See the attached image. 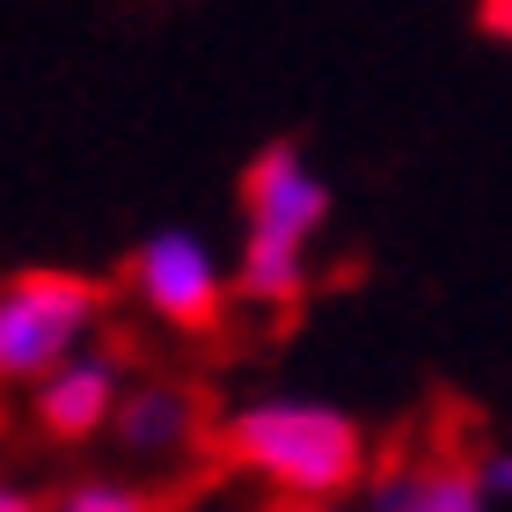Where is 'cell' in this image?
Masks as SVG:
<instances>
[{
  "label": "cell",
  "instance_id": "obj_7",
  "mask_svg": "<svg viewBox=\"0 0 512 512\" xmlns=\"http://www.w3.org/2000/svg\"><path fill=\"white\" fill-rule=\"evenodd\" d=\"M374 512H491V491L476 461H403L374 483Z\"/></svg>",
  "mask_w": 512,
  "mask_h": 512
},
{
  "label": "cell",
  "instance_id": "obj_8",
  "mask_svg": "<svg viewBox=\"0 0 512 512\" xmlns=\"http://www.w3.org/2000/svg\"><path fill=\"white\" fill-rule=\"evenodd\" d=\"M235 293L264 300V308H293L308 293V242H286V235H242V256H235Z\"/></svg>",
  "mask_w": 512,
  "mask_h": 512
},
{
  "label": "cell",
  "instance_id": "obj_2",
  "mask_svg": "<svg viewBox=\"0 0 512 512\" xmlns=\"http://www.w3.org/2000/svg\"><path fill=\"white\" fill-rule=\"evenodd\" d=\"M103 315V286L81 271H15L0 278V381H44L88 352Z\"/></svg>",
  "mask_w": 512,
  "mask_h": 512
},
{
  "label": "cell",
  "instance_id": "obj_11",
  "mask_svg": "<svg viewBox=\"0 0 512 512\" xmlns=\"http://www.w3.org/2000/svg\"><path fill=\"white\" fill-rule=\"evenodd\" d=\"M476 22H483V37L512 44V0H476Z\"/></svg>",
  "mask_w": 512,
  "mask_h": 512
},
{
  "label": "cell",
  "instance_id": "obj_4",
  "mask_svg": "<svg viewBox=\"0 0 512 512\" xmlns=\"http://www.w3.org/2000/svg\"><path fill=\"white\" fill-rule=\"evenodd\" d=\"M330 176L315 169L293 139H271L264 154L242 169V220L256 235H286V242H315L330 227Z\"/></svg>",
  "mask_w": 512,
  "mask_h": 512
},
{
  "label": "cell",
  "instance_id": "obj_12",
  "mask_svg": "<svg viewBox=\"0 0 512 512\" xmlns=\"http://www.w3.org/2000/svg\"><path fill=\"white\" fill-rule=\"evenodd\" d=\"M0 512H44V505L22 491V483H0Z\"/></svg>",
  "mask_w": 512,
  "mask_h": 512
},
{
  "label": "cell",
  "instance_id": "obj_13",
  "mask_svg": "<svg viewBox=\"0 0 512 512\" xmlns=\"http://www.w3.org/2000/svg\"><path fill=\"white\" fill-rule=\"evenodd\" d=\"M286 512H344V505H337V498H293Z\"/></svg>",
  "mask_w": 512,
  "mask_h": 512
},
{
  "label": "cell",
  "instance_id": "obj_3",
  "mask_svg": "<svg viewBox=\"0 0 512 512\" xmlns=\"http://www.w3.org/2000/svg\"><path fill=\"white\" fill-rule=\"evenodd\" d=\"M132 293L169 330H205L227 300V271H220V256L198 227H154L132 256Z\"/></svg>",
  "mask_w": 512,
  "mask_h": 512
},
{
  "label": "cell",
  "instance_id": "obj_1",
  "mask_svg": "<svg viewBox=\"0 0 512 512\" xmlns=\"http://www.w3.org/2000/svg\"><path fill=\"white\" fill-rule=\"evenodd\" d=\"M227 454L278 498H344L366 476V432L322 395H256L227 417Z\"/></svg>",
  "mask_w": 512,
  "mask_h": 512
},
{
  "label": "cell",
  "instance_id": "obj_9",
  "mask_svg": "<svg viewBox=\"0 0 512 512\" xmlns=\"http://www.w3.org/2000/svg\"><path fill=\"white\" fill-rule=\"evenodd\" d=\"M44 512H154L147 491L139 483H118V476H81V483H66V491L44 505Z\"/></svg>",
  "mask_w": 512,
  "mask_h": 512
},
{
  "label": "cell",
  "instance_id": "obj_10",
  "mask_svg": "<svg viewBox=\"0 0 512 512\" xmlns=\"http://www.w3.org/2000/svg\"><path fill=\"white\" fill-rule=\"evenodd\" d=\"M476 469H483V491H491V498H512V447H498V454H483Z\"/></svg>",
  "mask_w": 512,
  "mask_h": 512
},
{
  "label": "cell",
  "instance_id": "obj_5",
  "mask_svg": "<svg viewBox=\"0 0 512 512\" xmlns=\"http://www.w3.org/2000/svg\"><path fill=\"white\" fill-rule=\"evenodd\" d=\"M118 395H125V374L110 366L103 352H74L66 366L37 381V425L59 432V439H88L118 417Z\"/></svg>",
  "mask_w": 512,
  "mask_h": 512
},
{
  "label": "cell",
  "instance_id": "obj_6",
  "mask_svg": "<svg viewBox=\"0 0 512 512\" xmlns=\"http://www.w3.org/2000/svg\"><path fill=\"white\" fill-rule=\"evenodd\" d=\"M110 432H118V447L139 454V461H176L198 439V403L176 381H139V388L118 395Z\"/></svg>",
  "mask_w": 512,
  "mask_h": 512
}]
</instances>
